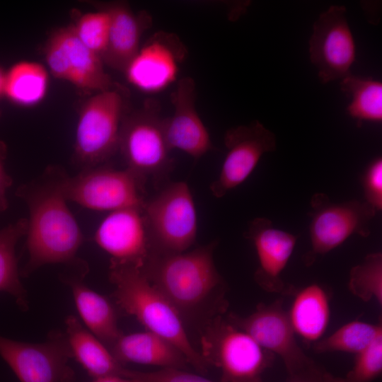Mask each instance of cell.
I'll return each instance as SVG.
<instances>
[{
	"label": "cell",
	"instance_id": "d6986e66",
	"mask_svg": "<svg viewBox=\"0 0 382 382\" xmlns=\"http://www.w3.org/2000/svg\"><path fill=\"white\" fill-rule=\"evenodd\" d=\"M168 34H156L132 60L125 74L128 81L144 91H156L172 82L176 75L177 62L182 59L183 47Z\"/></svg>",
	"mask_w": 382,
	"mask_h": 382
},
{
	"label": "cell",
	"instance_id": "cb8c5ba5",
	"mask_svg": "<svg viewBox=\"0 0 382 382\" xmlns=\"http://www.w3.org/2000/svg\"><path fill=\"white\" fill-rule=\"evenodd\" d=\"M48 82L47 71L42 64L21 61L5 72L4 96L15 105H35L44 98Z\"/></svg>",
	"mask_w": 382,
	"mask_h": 382
},
{
	"label": "cell",
	"instance_id": "4316f807",
	"mask_svg": "<svg viewBox=\"0 0 382 382\" xmlns=\"http://www.w3.org/2000/svg\"><path fill=\"white\" fill-rule=\"evenodd\" d=\"M382 335L381 323L349 322L327 337L317 341L313 349L317 353L341 352L359 354Z\"/></svg>",
	"mask_w": 382,
	"mask_h": 382
},
{
	"label": "cell",
	"instance_id": "9a60e30c",
	"mask_svg": "<svg viewBox=\"0 0 382 382\" xmlns=\"http://www.w3.org/2000/svg\"><path fill=\"white\" fill-rule=\"evenodd\" d=\"M245 236L253 243L257 256L258 267L254 274L256 283L270 293L294 295L297 289L282 279V273L293 253L297 237L275 228L264 217L253 219Z\"/></svg>",
	"mask_w": 382,
	"mask_h": 382
},
{
	"label": "cell",
	"instance_id": "5b68a950",
	"mask_svg": "<svg viewBox=\"0 0 382 382\" xmlns=\"http://www.w3.org/2000/svg\"><path fill=\"white\" fill-rule=\"evenodd\" d=\"M118 151L130 170L144 183H158L168 176L173 166L164 132L159 105L153 100L129 114L122 120Z\"/></svg>",
	"mask_w": 382,
	"mask_h": 382
},
{
	"label": "cell",
	"instance_id": "7c38bea8",
	"mask_svg": "<svg viewBox=\"0 0 382 382\" xmlns=\"http://www.w3.org/2000/svg\"><path fill=\"white\" fill-rule=\"evenodd\" d=\"M282 304V299L269 304L260 303L248 316L229 313L226 319L248 333L262 348L279 356L289 376L302 371L314 361L298 345Z\"/></svg>",
	"mask_w": 382,
	"mask_h": 382
},
{
	"label": "cell",
	"instance_id": "4dcf8cb0",
	"mask_svg": "<svg viewBox=\"0 0 382 382\" xmlns=\"http://www.w3.org/2000/svg\"><path fill=\"white\" fill-rule=\"evenodd\" d=\"M126 378H134L140 382H215L183 369L171 368H164L154 371L127 369Z\"/></svg>",
	"mask_w": 382,
	"mask_h": 382
},
{
	"label": "cell",
	"instance_id": "603a6c76",
	"mask_svg": "<svg viewBox=\"0 0 382 382\" xmlns=\"http://www.w3.org/2000/svg\"><path fill=\"white\" fill-rule=\"evenodd\" d=\"M81 279L68 278L66 282L87 329L110 350L123 335L117 325L115 311L106 298L86 286Z\"/></svg>",
	"mask_w": 382,
	"mask_h": 382
},
{
	"label": "cell",
	"instance_id": "1f68e13d",
	"mask_svg": "<svg viewBox=\"0 0 382 382\" xmlns=\"http://www.w3.org/2000/svg\"><path fill=\"white\" fill-rule=\"evenodd\" d=\"M364 201L376 212L382 209V158H375L366 169L362 177Z\"/></svg>",
	"mask_w": 382,
	"mask_h": 382
},
{
	"label": "cell",
	"instance_id": "3957f363",
	"mask_svg": "<svg viewBox=\"0 0 382 382\" xmlns=\"http://www.w3.org/2000/svg\"><path fill=\"white\" fill-rule=\"evenodd\" d=\"M109 277L115 288V301L126 313L135 317L146 330L175 345L197 371H208L209 366L190 342L177 311L148 279L142 267L110 260Z\"/></svg>",
	"mask_w": 382,
	"mask_h": 382
},
{
	"label": "cell",
	"instance_id": "8992f818",
	"mask_svg": "<svg viewBox=\"0 0 382 382\" xmlns=\"http://www.w3.org/2000/svg\"><path fill=\"white\" fill-rule=\"evenodd\" d=\"M125 98L117 86L97 92L79 110L73 163L81 170L102 165L118 151Z\"/></svg>",
	"mask_w": 382,
	"mask_h": 382
},
{
	"label": "cell",
	"instance_id": "6da1fadb",
	"mask_svg": "<svg viewBox=\"0 0 382 382\" xmlns=\"http://www.w3.org/2000/svg\"><path fill=\"white\" fill-rule=\"evenodd\" d=\"M218 242L190 251L151 253L142 267L148 279L177 311L185 325L201 331L213 318L224 316L226 286L214 260Z\"/></svg>",
	"mask_w": 382,
	"mask_h": 382
},
{
	"label": "cell",
	"instance_id": "484cf974",
	"mask_svg": "<svg viewBox=\"0 0 382 382\" xmlns=\"http://www.w3.org/2000/svg\"><path fill=\"white\" fill-rule=\"evenodd\" d=\"M28 219H21L0 229V291L10 294L23 309L28 308L26 292L19 278L15 248L26 235Z\"/></svg>",
	"mask_w": 382,
	"mask_h": 382
},
{
	"label": "cell",
	"instance_id": "5bb4252c",
	"mask_svg": "<svg viewBox=\"0 0 382 382\" xmlns=\"http://www.w3.org/2000/svg\"><path fill=\"white\" fill-rule=\"evenodd\" d=\"M224 144L226 157L218 178L209 187L216 198L225 196L246 180L262 156L277 148L275 134L258 121L228 129Z\"/></svg>",
	"mask_w": 382,
	"mask_h": 382
},
{
	"label": "cell",
	"instance_id": "52a82bcc",
	"mask_svg": "<svg viewBox=\"0 0 382 382\" xmlns=\"http://www.w3.org/2000/svg\"><path fill=\"white\" fill-rule=\"evenodd\" d=\"M151 253L187 251L195 242L197 214L193 197L185 182L166 185L146 201L143 208Z\"/></svg>",
	"mask_w": 382,
	"mask_h": 382
},
{
	"label": "cell",
	"instance_id": "83f0119b",
	"mask_svg": "<svg viewBox=\"0 0 382 382\" xmlns=\"http://www.w3.org/2000/svg\"><path fill=\"white\" fill-rule=\"evenodd\" d=\"M349 291L364 301L375 300L382 304V254L372 253L354 266L349 277Z\"/></svg>",
	"mask_w": 382,
	"mask_h": 382
},
{
	"label": "cell",
	"instance_id": "7402d4cb",
	"mask_svg": "<svg viewBox=\"0 0 382 382\" xmlns=\"http://www.w3.org/2000/svg\"><path fill=\"white\" fill-rule=\"evenodd\" d=\"M287 312L294 333L306 342H317L325 332L330 321V299L325 289L318 284L296 290Z\"/></svg>",
	"mask_w": 382,
	"mask_h": 382
},
{
	"label": "cell",
	"instance_id": "4fadbf2b",
	"mask_svg": "<svg viewBox=\"0 0 382 382\" xmlns=\"http://www.w3.org/2000/svg\"><path fill=\"white\" fill-rule=\"evenodd\" d=\"M346 13L344 6L333 5L313 23L309 40L310 59L323 83L351 74L356 60V42Z\"/></svg>",
	"mask_w": 382,
	"mask_h": 382
},
{
	"label": "cell",
	"instance_id": "ba28073f",
	"mask_svg": "<svg viewBox=\"0 0 382 382\" xmlns=\"http://www.w3.org/2000/svg\"><path fill=\"white\" fill-rule=\"evenodd\" d=\"M310 250L304 255L306 265L342 244L351 236L368 237L376 210L364 200L333 202L325 193L314 194L311 199Z\"/></svg>",
	"mask_w": 382,
	"mask_h": 382
},
{
	"label": "cell",
	"instance_id": "9c48e42d",
	"mask_svg": "<svg viewBox=\"0 0 382 382\" xmlns=\"http://www.w3.org/2000/svg\"><path fill=\"white\" fill-rule=\"evenodd\" d=\"M146 183L130 170L100 165L66 176L64 194L66 200L97 211L126 208L143 209Z\"/></svg>",
	"mask_w": 382,
	"mask_h": 382
},
{
	"label": "cell",
	"instance_id": "f546056e",
	"mask_svg": "<svg viewBox=\"0 0 382 382\" xmlns=\"http://www.w3.org/2000/svg\"><path fill=\"white\" fill-rule=\"evenodd\" d=\"M382 372V335L356 354L354 366L343 382H372Z\"/></svg>",
	"mask_w": 382,
	"mask_h": 382
},
{
	"label": "cell",
	"instance_id": "7a4b0ae2",
	"mask_svg": "<svg viewBox=\"0 0 382 382\" xmlns=\"http://www.w3.org/2000/svg\"><path fill=\"white\" fill-rule=\"evenodd\" d=\"M64 169L50 166L37 178L16 191L29 209L26 246L28 261L22 271L29 275L46 264L64 263L76 267L86 265L76 257L83 236L66 204Z\"/></svg>",
	"mask_w": 382,
	"mask_h": 382
},
{
	"label": "cell",
	"instance_id": "d4e9b609",
	"mask_svg": "<svg viewBox=\"0 0 382 382\" xmlns=\"http://www.w3.org/2000/svg\"><path fill=\"white\" fill-rule=\"evenodd\" d=\"M340 86L350 100L347 112L352 118L358 123L382 122L381 81L351 73L341 79Z\"/></svg>",
	"mask_w": 382,
	"mask_h": 382
},
{
	"label": "cell",
	"instance_id": "44dd1931",
	"mask_svg": "<svg viewBox=\"0 0 382 382\" xmlns=\"http://www.w3.org/2000/svg\"><path fill=\"white\" fill-rule=\"evenodd\" d=\"M66 338L72 354L87 373L94 378L120 376L125 377L127 369L113 357L109 349L83 328L79 319H66Z\"/></svg>",
	"mask_w": 382,
	"mask_h": 382
},
{
	"label": "cell",
	"instance_id": "2e32d148",
	"mask_svg": "<svg viewBox=\"0 0 382 382\" xmlns=\"http://www.w3.org/2000/svg\"><path fill=\"white\" fill-rule=\"evenodd\" d=\"M94 240L110 260L143 267L151 244L143 209L126 208L110 212L100 224Z\"/></svg>",
	"mask_w": 382,
	"mask_h": 382
},
{
	"label": "cell",
	"instance_id": "ffe728a7",
	"mask_svg": "<svg viewBox=\"0 0 382 382\" xmlns=\"http://www.w3.org/2000/svg\"><path fill=\"white\" fill-rule=\"evenodd\" d=\"M110 351L123 366L135 363L185 370L189 364L175 345L149 330L122 335Z\"/></svg>",
	"mask_w": 382,
	"mask_h": 382
},
{
	"label": "cell",
	"instance_id": "e575fe53",
	"mask_svg": "<svg viewBox=\"0 0 382 382\" xmlns=\"http://www.w3.org/2000/svg\"><path fill=\"white\" fill-rule=\"evenodd\" d=\"M92 382H140L134 378H129L120 376H108L95 378Z\"/></svg>",
	"mask_w": 382,
	"mask_h": 382
},
{
	"label": "cell",
	"instance_id": "836d02e7",
	"mask_svg": "<svg viewBox=\"0 0 382 382\" xmlns=\"http://www.w3.org/2000/svg\"><path fill=\"white\" fill-rule=\"evenodd\" d=\"M6 146L0 140V213L8 207L6 190L12 184V178L5 170L4 163L6 158Z\"/></svg>",
	"mask_w": 382,
	"mask_h": 382
},
{
	"label": "cell",
	"instance_id": "277c9868",
	"mask_svg": "<svg viewBox=\"0 0 382 382\" xmlns=\"http://www.w3.org/2000/svg\"><path fill=\"white\" fill-rule=\"evenodd\" d=\"M201 350L207 364L221 371L220 382H263L265 371L275 355L223 316L211 320L201 330Z\"/></svg>",
	"mask_w": 382,
	"mask_h": 382
},
{
	"label": "cell",
	"instance_id": "ac0fdd59",
	"mask_svg": "<svg viewBox=\"0 0 382 382\" xmlns=\"http://www.w3.org/2000/svg\"><path fill=\"white\" fill-rule=\"evenodd\" d=\"M96 10L105 11L110 17L107 47L102 55L103 64L122 73L140 50L144 33L152 24V18L146 11L134 12L123 1H88Z\"/></svg>",
	"mask_w": 382,
	"mask_h": 382
},
{
	"label": "cell",
	"instance_id": "d590c367",
	"mask_svg": "<svg viewBox=\"0 0 382 382\" xmlns=\"http://www.w3.org/2000/svg\"><path fill=\"white\" fill-rule=\"evenodd\" d=\"M4 81L5 72L0 67V98L4 96Z\"/></svg>",
	"mask_w": 382,
	"mask_h": 382
},
{
	"label": "cell",
	"instance_id": "e0dca14e",
	"mask_svg": "<svg viewBox=\"0 0 382 382\" xmlns=\"http://www.w3.org/2000/svg\"><path fill=\"white\" fill-rule=\"evenodd\" d=\"M196 86L189 76L180 79L170 94L173 115L163 119L167 142L197 160L214 149L211 138L196 107Z\"/></svg>",
	"mask_w": 382,
	"mask_h": 382
},
{
	"label": "cell",
	"instance_id": "8fae6325",
	"mask_svg": "<svg viewBox=\"0 0 382 382\" xmlns=\"http://www.w3.org/2000/svg\"><path fill=\"white\" fill-rule=\"evenodd\" d=\"M0 356L20 382H74V372L68 364L72 354L66 336L59 332L50 333L40 344L0 335Z\"/></svg>",
	"mask_w": 382,
	"mask_h": 382
},
{
	"label": "cell",
	"instance_id": "30bf717a",
	"mask_svg": "<svg viewBox=\"0 0 382 382\" xmlns=\"http://www.w3.org/2000/svg\"><path fill=\"white\" fill-rule=\"evenodd\" d=\"M43 54L55 78L79 88L97 93L117 86L105 71L101 57L79 40L72 23L50 33Z\"/></svg>",
	"mask_w": 382,
	"mask_h": 382
},
{
	"label": "cell",
	"instance_id": "d6a6232c",
	"mask_svg": "<svg viewBox=\"0 0 382 382\" xmlns=\"http://www.w3.org/2000/svg\"><path fill=\"white\" fill-rule=\"evenodd\" d=\"M287 382H343L342 378L335 376L316 361L310 366L289 375Z\"/></svg>",
	"mask_w": 382,
	"mask_h": 382
},
{
	"label": "cell",
	"instance_id": "f1b7e54d",
	"mask_svg": "<svg viewBox=\"0 0 382 382\" xmlns=\"http://www.w3.org/2000/svg\"><path fill=\"white\" fill-rule=\"evenodd\" d=\"M72 24L79 40L102 57L108 40L109 15L104 11L97 10L82 14Z\"/></svg>",
	"mask_w": 382,
	"mask_h": 382
}]
</instances>
